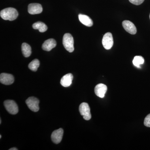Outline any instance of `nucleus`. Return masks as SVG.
<instances>
[{
	"mask_svg": "<svg viewBox=\"0 0 150 150\" xmlns=\"http://www.w3.org/2000/svg\"><path fill=\"white\" fill-rule=\"evenodd\" d=\"M0 16L3 19L10 21L16 19L18 16V12L15 8H8L4 9L0 12Z\"/></svg>",
	"mask_w": 150,
	"mask_h": 150,
	"instance_id": "nucleus-1",
	"label": "nucleus"
},
{
	"mask_svg": "<svg viewBox=\"0 0 150 150\" xmlns=\"http://www.w3.org/2000/svg\"><path fill=\"white\" fill-rule=\"evenodd\" d=\"M63 43L65 49L70 53L74 51V39L73 36L70 33H66L63 39Z\"/></svg>",
	"mask_w": 150,
	"mask_h": 150,
	"instance_id": "nucleus-2",
	"label": "nucleus"
},
{
	"mask_svg": "<svg viewBox=\"0 0 150 150\" xmlns=\"http://www.w3.org/2000/svg\"><path fill=\"white\" fill-rule=\"evenodd\" d=\"M79 110L81 115L83 116L85 120L87 121L90 120L91 118V115L90 112V108L87 103H81L79 106Z\"/></svg>",
	"mask_w": 150,
	"mask_h": 150,
	"instance_id": "nucleus-3",
	"label": "nucleus"
},
{
	"mask_svg": "<svg viewBox=\"0 0 150 150\" xmlns=\"http://www.w3.org/2000/svg\"><path fill=\"white\" fill-rule=\"evenodd\" d=\"M4 105L6 110L11 114L15 115L18 112V106L13 100H5L4 102Z\"/></svg>",
	"mask_w": 150,
	"mask_h": 150,
	"instance_id": "nucleus-4",
	"label": "nucleus"
},
{
	"mask_svg": "<svg viewBox=\"0 0 150 150\" xmlns=\"http://www.w3.org/2000/svg\"><path fill=\"white\" fill-rule=\"evenodd\" d=\"M25 103L28 108L33 112H36L39 110V101L36 98L34 97L28 98L25 101Z\"/></svg>",
	"mask_w": 150,
	"mask_h": 150,
	"instance_id": "nucleus-5",
	"label": "nucleus"
},
{
	"mask_svg": "<svg viewBox=\"0 0 150 150\" xmlns=\"http://www.w3.org/2000/svg\"><path fill=\"white\" fill-rule=\"evenodd\" d=\"M102 43L103 47L106 50H109L112 48L113 44L112 34L110 32L104 34L103 38Z\"/></svg>",
	"mask_w": 150,
	"mask_h": 150,
	"instance_id": "nucleus-6",
	"label": "nucleus"
},
{
	"mask_svg": "<svg viewBox=\"0 0 150 150\" xmlns=\"http://www.w3.org/2000/svg\"><path fill=\"white\" fill-rule=\"evenodd\" d=\"M63 134L64 130L62 128L55 130L51 134V140L54 144H59L62 141Z\"/></svg>",
	"mask_w": 150,
	"mask_h": 150,
	"instance_id": "nucleus-7",
	"label": "nucleus"
},
{
	"mask_svg": "<svg viewBox=\"0 0 150 150\" xmlns=\"http://www.w3.org/2000/svg\"><path fill=\"white\" fill-rule=\"evenodd\" d=\"M14 81V78L10 74L2 73L0 75V82L1 83L6 85L12 84Z\"/></svg>",
	"mask_w": 150,
	"mask_h": 150,
	"instance_id": "nucleus-8",
	"label": "nucleus"
},
{
	"mask_svg": "<svg viewBox=\"0 0 150 150\" xmlns=\"http://www.w3.org/2000/svg\"><path fill=\"white\" fill-rule=\"evenodd\" d=\"M122 25L126 31L130 34L134 35L137 33V28L134 23L131 21H124L122 22Z\"/></svg>",
	"mask_w": 150,
	"mask_h": 150,
	"instance_id": "nucleus-9",
	"label": "nucleus"
},
{
	"mask_svg": "<svg viewBox=\"0 0 150 150\" xmlns=\"http://www.w3.org/2000/svg\"><path fill=\"white\" fill-rule=\"evenodd\" d=\"M42 11L43 8L40 4L33 3L28 6V12L30 14H38L42 13Z\"/></svg>",
	"mask_w": 150,
	"mask_h": 150,
	"instance_id": "nucleus-10",
	"label": "nucleus"
},
{
	"mask_svg": "<svg viewBox=\"0 0 150 150\" xmlns=\"http://www.w3.org/2000/svg\"><path fill=\"white\" fill-rule=\"evenodd\" d=\"M107 90V87L106 85L102 83L98 84L95 88V93L97 96L100 98H103Z\"/></svg>",
	"mask_w": 150,
	"mask_h": 150,
	"instance_id": "nucleus-11",
	"label": "nucleus"
},
{
	"mask_svg": "<svg viewBox=\"0 0 150 150\" xmlns=\"http://www.w3.org/2000/svg\"><path fill=\"white\" fill-rule=\"evenodd\" d=\"M56 46V40L53 38L46 40L42 45V48L45 51H51L53 48H55Z\"/></svg>",
	"mask_w": 150,
	"mask_h": 150,
	"instance_id": "nucleus-12",
	"label": "nucleus"
},
{
	"mask_svg": "<svg viewBox=\"0 0 150 150\" xmlns=\"http://www.w3.org/2000/svg\"><path fill=\"white\" fill-rule=\"evenodd\" d=\"M73 78L71 74H68L64 75L61 79V85L64 87L70 86L72 83Z\"/></svg>",
	"mask_w": 150,
	"mask_h": 150,
	"instance_id": "nucleus-13",
	"label": "nucleus"
},
{
	"mask_svg": "<svg viewBox=\"0 0 150 150\" xmlns=\"http://www.w3.org/2000/svg\"><path fill=\"white\" fill-rule=\"evenodd\" d=\"M79 18L80 21L86 26L91 27L93 25V21L87 16L80 14L79 15Z\"/></svg>",
	"mask_w": 150,
	"mask_h": 150,
	"instance_id": "nucleus-14",
	"label": "nucleus"
},
{
	"mask_svg": "<svg viewBox=\"0 0 150 150\" xmlns=\"http://www.w3.org/2000/svg\"><path fill=\"white\" fill-rule=\"evenodd\" d=\"M33 29L38 30L41 33L45 32L48 29V27L45 23L42 22L38 21L33 25Z\"/></svg>",
	"mask_w": 150,
	"mask_h": 150,
	"instance_id": "nucleus-15",
	"label": "nucleus"
},
{
	"mask_svg": "<svg viewBox=\"0 0 150 150\" xmlns=\"http://www.w3.org/2000/svg\"><path fill=\"white\" fill-rule=\"evenodd\" d=\"M22 52L24 57H28L31 54V48L30 46L27 43H23L21 46Z\"/></svg>",
	"mask_w": 150,
	"mask_h": 150,
	"instance_id": "nucleus-16",
	"label": "nucleus"
},
{
	"mask_svg": "<svg viewBox=\"0 0 150 150\" xmlns=\"http://www.w3.org/2000/svg\"><path fill=\"white\" fill-rule=\"evenodd\" d=\"M144 59L142 56H135L133 61V64L138 68H141L140 66L144 64Z\"/></svg>",
	"mask_w": 150,
	"mask_h": 150,
	"instance_id": "nucleus-17",
	"label": "nucleus"
},
{
	"mask_svg": "<svg viewBox=\"0 0 150 150\" xmlns=\"http://www.w3.org/2000/svg\"><path fill=\"white\" fill-rule=\"evenodd\" d=\"M40 66V62L37 59H34L28 65V68L30 69L33 71H36Z\"/></svg>",
	"mask_w": 150,
	"mask_h": 150,
	"instance_id": "nucleus-18",
	"label": "nucleus"
},
{
	"mask_svg": "<svg viewBox=\"0 0 150 150\" xmlns=\"http://www.w3.org/2000/svg\"><path fill=\"white\" fill-rule=\"evenodd\" d=\"M144 124L146 127H150V114L146 116L144 121Z\"/></svg>",
	"mask_w": 150,
	"mask_h": 150,
	"instance_id": "nucleus-19",
	"label": "nucleus"
},
{
	"mask_svg": "<svg viewBox=\"0 0 150 150\" xmlns=\"http://www.w3.org/2000/svg\"><path fill=\"white\" fill-rule=\"evenodd\" d=\"M129 1L131 4H133L136 5H140L144 2V0H129Z\"/></svg>",
	"mask_w": 150,
	"mask_h": 150,
	"instance_id": "nucleus-20",
	"label": "nucleus"
},
{
	"mask_svg": "<svg viewBox=\"0 0 150 150\" xmlns=\"http://www.w3.org/2000/svg\"><path fill=\"white\" fill-rule=\"evenodd\" d=\"M18 149H17L16 148H11V149H9V150H17Z\"/></svg>",
	"mask_w": 150,
	"mask_h": 150,
	"instance_id": "nucleus-21",
	"label": "nucleus"
},
{
	"mask_svg": "<svg viewBox=\"0 0 150 150\" xmlns=\"http://www.w3.org/2000/svg\"><path fill=\"white\" fill-rule=\"evenodd\" d=\"M1 135H0V139H1Z\"/></svg>",
	"mask_w": 150,
	"mask_h": 150,
	"instance_id": "nucleus-22",
	"label": "nucleus"
},
{
	"mask_svg": "<svg viewBox=\"0 0 150 150\" xmlns=\"http://www.w3.org/2000/svg\"><path fill=\"white\" fill-rule=\"evenodd\" d=\"M1 121H0V123H1Z\"/></svg>",
	"mask_w": 150,
	"mask_h": 150,
	"instance_id": "nucleus-23",
	"label": "nucleus"
},
{
	"mask_svg": "<svg viewBox=\"0 0 150 150\" xmlns=\"http://www.w3.org/2000/svg\"><path fill=\"white\" fill-rule=\"evenodd\" d=\"M149 17H150V16H149Z\"/></svg>",
	"mask_w": 150,
	"mask_h": 150,
	"instance_id": "nucleus-24",
	"label": "nucleus"
}]
</instances>
